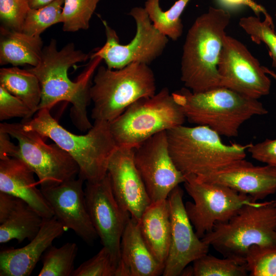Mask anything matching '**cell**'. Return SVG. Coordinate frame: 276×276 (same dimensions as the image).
<instances>
[{
	"mask_svg": "<svg viewBox=\"0 0 276 276\" xmlns=\"http://www.w3.org/2000/svg\"><path fill=\"white\" fill-rule=\"evenodd\" d=\"M88 57V54L76 50L72 42L58 51L56 40L52 39L43 48L39 63L27 69L40 82L41 99L38 110H51L61 101L70 102L72 104L70 112L72 122L82 132L93 126L87 116V108L91 101V80L102 59L99 56L90 57L88 65L76 81L69 78L68 70L76 63L86 61Z\"/></svg>",
	"mask_w": 276,
	"mask_h": 276,
	"instance_id": "6da1fadb",
	"label": "cell"
},
{
	"mask_svg": "<svg viewBox=\"0 0 276 276\" xmlns=\"http://www.w3.org/2000/svg\"><path fill=\"white\" fill-rule=\"evenodd\" d=\"M229 13L210 7L189 29L182 48L181 80L193 93L221 86L218 65Z\"/></svg>",
	"mask_w": 276,
	"mask_h": 276,
	"instance_id": "7a4b0ae2",
	"label": "cell"
},
{
	"mask_svg": "<svg viewBox=\"0 0 276 276\" xmlns=\"http://www.w3.org/2000/svg\"><path fill=\"white\" fill-rule=\"evenodd\" d=\"M21 123L24 129L50 139L67 152L78 165V177L84 181H96L106 175L109 160L118 147L109 122L95 120L86 134L77 135L60 125L50 109L43 108L34 118Z\"/></svg>",
	"mask_w": 276,
	"mask_h": 276,
	"instance_id": "3957f363",
	"label": "cell"
},
{
	"mask_svg": "<svg viewBox=\"0 0 276 276\" xmlns=\"http://www.w3.org/2000/svg\"><path fill=\"white\" fill-rule=\"evenodd\" d=\"M172 94L190 123L228 137L237 136L241 126L252 117L268 113L258 99L222 86L200 93L186 87Z\"/></svg>",
	"mask_w": 276,
	"mask_h": 276,
	"instance_id": "277c9868",
	"label": "cell"
},
{
	"mask_svg": "<svg viewBox=\"0 0 276 276\" xmlns=\"http://www.w3.org/2000/svg\"><path fill=\"white\" fill-rule=\"evenodd\" d=\"M166 131L171 157L185 176L199 178L244 159L250 145L225 144L205 126L182 125Z\"/></svg>",
	"mask_w": 276,
	"mask_h": 276,
	"instance_id": "5b68a950",
	"label": "cell"
},
{
	"mask_svg": "<svg viewBox=\"0 0 276 276\" xmlns=\"http://www.w3.org/2000/svg\"><path fill=\"white\" fill-rule=\"evenodd\" d=\"M155 91V78L149 65L133 62L118 70L100 66L90 88L91 117L110 123L133 103Z\"/></svg>",
	"mask_w": 276,
	"mask_h": 276,
	"instance_id": "8992f818",
	"label": "cell"
},
{
	"mask_svg": "<svg viewBox=\"0 0 276 276\" xmlns=\"http://www.w3.org/2000/svg\"><path fill=\"white\" fill-rule=\"evenodd\" d=\"M201 239L223 257L245 259L254 245H276V206L273 200L245 204Z\"/></svg>",
	"mask_w": 276,
	"mask_h": 276,
	"instance_id": "52a82bcc",
	"label": "cell"
},
{
	"mask_svg": "<svg viewBox=\"0 0 276 276\" xmlns=\"http://www.w3.org/2000/svg\"><path fill=\"white\" fill-rule=\"evenodd\" d=\"M186 117L167 87L140 99L109 123L118 147L134 149L154 134L183 125Z\"/></svg>",
	"mask_w": 276,
	"mask_h": 276,
	"instance_id": "ba28073f",
	"label": "cell"
},
{
	"mask_svg": "<svg viewBox=\"0 0 276 276\" xmlns=\"http://www.w3.org/2000/svg\"><path fill=\"white\" fill-rule=\"evenodd\" d=\"M0 129L17 141L14 158L33 170L40 188L58 185L78 175L79 168L73 158L56 144H46L45 137L38 132L24 129L22 123H1Z\"/></svg>",
	"mask_w": 276,
	"mask_h": 276,
	"instance_id": "9c48e42d",
	"label": "cell"
},
{
	"mask_svg": "<svg viewBox=\"0 0 276 276\" xmlns=\"http://www.w3.org/2000/svg\"><path fill=\"white\" fill-rule=\"evenodd\" d=\"M129 14L135 20L136 33L125 44L120 43L114 30L102 20L106 41L90 57H100L108 68L120 69L133 62L149 65L162 55L168 42V38L154 26L144 8L134 7Z\"/></svg>",
	"mask_w": 276,
	"mask_h": 276,
	"instance_id": "30bf717a",
	"label": "cell"
},
{
	"mask_svg": "<svg viewBox=\"0 0 276 276\" xmlns=\"http://www.w3.org/2000/svg\"><path fill=\"white\" fill-rule=\"evenodd\" d=\"M185 190L193 200L185 204L187 215L200 239L216 224L229 220L245 204L254 201L247 195L222 185L185 176Z\"/></svg>",
	"mask_w": 276,
	"mask_h": 276,
	"instance_id": "8fae6325",
	"label": "cell"
},
{
	"mask_svg": "<svg viewBox=\"0 0 276 276\" xmlns=\"http://www.w3.org/2000/svg\"><path fill=\"white\" fill-rule=\"evenodd\" d=\"M134 161L152 202L166 199L185 176L170 154L167 131L158 132L134 149Z\"/></svg>",
	"mask_w": 276,
	"mask_h": 276,
	"instance_id": "7c38bea8",
	"label": "cell"
},
{
	"mask_svg": "<svg viewBox=\"0 0 276 276\" xmlns=\"http://www.w3.org/2000/svg\"><path fill=\"white\" fill-rule=\"evenodd\" d=\"M84 191L91 223L118 268L122 234L131 216L116 199L107 173L99 180L86 182Z\"/></svg>",
	"mask_w": 276,
	"mask_h": 276,
	"instance_id": "4fadbf2b",
	"label": "cell"
},
{
	"mask_svg": "<svg viewBox=\"0 0 276 276\" xmlns=\"http://www.w3.org/2000/svg\"><path fill=\"white\" fill-rule=\"evenodd\" d=\"M218 70L222 87L255 99L270 93L271 81L263 66L244 44L227 35Z\"/></svg>",
	"mask_w": 276,
	"mask_h": 276,
	"instance_id": "5bb4252c",
	"label": "cell"
},
{
	"mask_svg": "<svg viewBox=\"0 0 276 276\" xmlns=\"http://www.w3.org/2000/svg\"><path fill=\"white\" fill-rule=\"evenodd\" d=\"M183 192L178 186L168 197L171 234L164 276L180 275L191 262L207 254L210 246L198 238L193 228L183 202Z\"/></svg>",
	"mask_w": 276,
	"mask_h": 276,
	"instance_id": "9a60e30c",
	"label": "cell"
},
{
	"mask_svg": "<svg viewBox=\"0 0 276 276\" xmlns=\"http://www.w3.org/2000/svg\"><path fill=\"white\" fill-rule=\"evenodd\" d=\"M82 178H75L59 185L40 188L54 217L65 229H71L87 244L98 238L86 206Z\"/></svg>",
	"mask_w": 276,
	"mask_h": 276,
	"instance_id": "2e32d148",
	"label": "cell"
},
{
	"mask_svg": "<svg viewBox=\"0 0 276 276\" xmlns=\"http://www.w3.org/2000/svg\"><path fill=\"white\" fill-rule=\"evenodd\" d=\"M107 174L117 201L139 221L151 201L134 163V149L118 147L109 160Z\"/></svg>",
	"mask_w": 276,
	"mask_h": 276,
	"instance_id": "e0dca14e",
	"label": "cell"
},
{
	"mask_svg": "<svg viewBox=\"0 0 276 276\" xmlns=\"http://www.w3.org/2000/svg\"><path fill=\"white\" fill-rule=\"evenodd\" d=\"M199 181L226 186L249 196L254 202L276 192V168L255 166L244 159L209 174L195 178Z\"/></svg>",
	"mask_w": 276,
	"mask_h": 276,
	"instance_id": "ac0fdd59",
	"label": "cell"
},
{
	"mask_svg": "<svg viewBox=\"0 0 276 276\" xmlns=\"http://www.w3.org/2000/svg\"><path fill=\"white\" fill-rule=\"evenodd\" d=\"M66 231L54 217L44 219L40 229L26 246L0 252L1 276H29L54 240Z\"/></svg>",
	"mask_w": 276,
	"mask_h": 276,
	"instance_id": "d6986e66",
	"label": "cell"
},
{
	"mask_svg": "<svg viewBox=\"0 0 276 276\" xmlns=\"http://www.w3.org/2000/svg\"><path fill=\"white\" fill-rule=\"evenodd\" d=\"M33 170L22 160L14 157L0 159V192L25 201L43 219L54 217L53 211L37 188Z\"/></svg>",
	"mask_w": 276,
	"mask_h": 276,
	"instance_id": "ffe728a7",
	"label": "cell"
},
{
	"mask_svg": "<svg viewBox=\"0 0 276 276\" xmlns=\"http://www.w3.org/2000/svg\"><path fill=\"white\" fill-rule=\"evenodd\" d=\"M44 219L25 201L0 192V243L15 239L31 240L40 229Z\"/></svg>",
	"mask_w": 276,
	"mask_h": 276,
	"instance_id": "44dd1931",
	"label": "cell"
},
{
	"mask_svg": "<svg viewBox=\"0 0 276 276\" xmlns=\"http://www.w3.org/2000/svg\"><path fill=\"white\" fill-rule=\"evenodd\" d=\"M120 262L116 276H158L164 266L153 256L140 233L138 221L129 219L121 241Z\"/></svg>",
	"mask_w": 276,
	"mask_h": 276,
	"instance_id": "7402d4cb",
	"label": "cell"
},
{
	"mask_svg": "<svg viewBox=\"0 0 276 276\" xmlns=\"http://www.w3.org/2000/svg\"><path fill=\"white\" fill-rule=\"evenodd\" d=\"M138 223L146 246L157 261L165 267L171 234L168 199L151 203L143 212Z\"/></svg>",
	"mask_w": 276,
	"mask_h": 276,
	"instance_id": "603a6c76",
	"label": "cell"
},
{
	"mask_svg": "<svg viewBox=\"0 0 276 276\" xmlns=\"http://www.w3.org/2000/svg\"><path fill=\"white\" fill-rule=\"evenodd\" d=\"M0 64L13 66L40 62L43 49L40 36H31L1 27Z\"/></svg>",
	"mask_w": 276,
	"mask_h": 276,
	"instance_id": "cb8c5ba5",
	"label": "cell"
},
{
	"mask_svg": "<svg viewBox=\"0 0 276 276\" xmlns=\"http://www.w3.org/2000/svg\"><path fill=\"white\" fill-rule=\"evenodd\" d=\"M0 85L23 101L33 114L38 109L41 89L37 77L28 70L16 66L0 70Z\"/></svg>",
	"mask_w": 276,
	"mask_h": 276,
	"instance_id": "d4e9b609",
	"label": "cell"
},
{
	"mask_svg": "<svg viewBox=\"0 0 276 276\" xmlns=\"http://www.w3.org/2000/svg\"><path fill=\"white\" fill-rule=\"evenodd\" d=\"M190 0H178L168 10L164 11L159 0H147L145 7L154 26L172 40L182 35L183 25L180 16Z\"/></svg>",
	"mask_w": 276,
	"mask_h": 276,
	"instance_id": "484cf974",
	"label": "cell"
},
{
	"mask_svg": "<svg viewBox=\"0 0 276 276\" xmlns=\"http://www.w3.org/2000/svg\"><path fill=\"white\" fill-rule=\"evenodd\" d=\"M78 252L77 245L67 242L60 247L51 245L42 256L39 276H72Z\"/></svg>",
	"mask_w": 276,
	"mask_h": 276,
	"instance_id": "4316f807",
	"label": "cell"
},
{
	"mask_svg": "<svg viewBox=\"0 0 276 276\" xmlns=\"http://www.w3.org/2000/svg\"><path fill=\"white\" fill-rule=\"evenodd\" d=\"M192 269L194 276H246L249 272L245 259L208 254L195 260Z\"/></svg>",
	"mask_w": 276,
	"mask_h": 276,
	"instance_id": "83f0119b",
	"label": "cell"
},
{
	"mask_svg": "<svg viewBox=\"0 0 276 276\" xmlns=\"http://www.w3.org/2000/svg\"><path fill=\"white\" fill-rule=\"evenodd\" d=\"M101 0H64L62 11V30L73 32L87 30L89 21Z\"/></svg>",
	"mask_w": 276,
	"mask_h": 276,
	"instance_id": "f1b7e54d",
	"label": "cell"
},
{
	"mask_svg": "<svg viewBox=\"0 0 276 276\" xmlns=\"http://www.w3.org/2000/svg\"><path fill=\"white\" fill-rule=\"evenodd\" d=\"M64 0H55L38 9H30L23 24L22 32L31 36H40L47 28L62 22Z\"/></svg>",
	"mask_w": 276,
	"mask_h": 276,
	"instance_id": "f546056e",
	"label": "cell"
},
{
	"mask_svg": "<svg viewBox=\"0 0 276 276\" xmlns=\"http://www.w3.org/2000/svg\"><path fill=\"white\" fill-rule=\"evenodd\" d=\"M261 21L259 16H249L240 19V26L248 34L251 40L257 44L265 43L269 50L272 60V66L276 67V33L271 16H264Z\"/></svg>",
	"mask_w": 276,
	"mask_h": 276,
	"instance_id": "4dcf8cb0",
	"label": "cell"
},
{
	"mask_svg": "<svg viewBox=\"0 0 276 276\" xmlns=\"http://www.w3.org/2000/svg\"><path fill=\"white\" fill-rule=\"evenodd\" d=\"M251 276H276V245L250 247L245 257Z\"/></svg>",
	"mask_w": 276,
	"mask_h": 276,
	"instance_id": "1f68e13d",
	"label": "cell"
},
{
	"mask_svg": "<svg viewBox=\"0 0 276 276\" xmlns=\"http://www.w3.org/2000/svg\"><path fill=\"white\" fill-rule=\"evenodd\" d=\"M117 269L110 252L103 246L97 254L76 268L72 276H116Z\"/></svg>",
	"mask_w": 276,
	"mask_h": 276,
	"instance_id": "d6a6232c",
	"label": "cell"
},
{
	"mask_svg": "<svg viewBox=\"0 0 276 276\" xmlns=\"http://www.w3.org/2000/svg\"><path fill=\"white\" fill-rule=\"evenodd\" d=\"M30 9L28 0H0V19L2 27L21 31Z\"/></svg>",
	"mask_w": 276,
	"mask_h": 276,
	"instance_id": "836d02e7",
	"label": "cell"
},
{
	"mask_svg": "<svg viewBox=\"0 0 276 276\" xmlns=\"http://www.w3.org/2000/svg\"><path fill=\"white\" fill-rule=\"evenodd\" d=\"M33 114L29 107L21 100L10 93L0 85V120L21 118L22 121L32 118Z\"/></svg>",
	"mask_w": 276,
	"mask_h": 276,
	"instance_id": "e575fe53",
	"label": "cell"
},
{
	"mask_svg": "<svg viewBox=\"0 0 276 276\" xmlns=\"http://www.w3.org/2000/svg\"><path fill=\"white\" fill-rule=\"evenodd\" d=\"M247 151L255 159L276 168V139H266L255 144L250 143Z\"/></svg>",
	"mask_w": 276,
	"mask_h": 276,
	"instance_id": "d590c367",
	"label": "cell"
},
{
	"mask_svg": "<svg viewBox=\"0 0 276 276\" xmlns=\"http://www.w3.org/2000/svg\"><path fill=\"white\" fill-rule=\"evenodd\" d=\"M18 151V145L10 141V135L0 129V159L15 157Z\"/></svg>",
	"mask_w": 276,
	"mask_h": 276,
	"instance_id": "8d00e7d4",
	"label": "cell"
},
{
	"mask_svg": "<svg viewBox=\"0 0 276 276\" xmlns=\"http://www.w3.org/2000/svg\"><path fill=\"white\" fill-rule=\"evenodd\" d=\"M219 1L222 5L229 7L246 6L251 9L257 16H259L261 13L264 16L268 14L264 7L252 0H219Z\"/></svg>",
	"mask_w": 276,
	"mask_h": 276,
	"instance_id": "74e56055",
	"label": "cell"
},
{
	"mask_svg": "<svg viewBox=\"0 0 276 276\" xmlns=\"http://www.w3.org/2000/svg\"><path fill=\"white\" fill-rule=\"evenodd\" d=\"M55 0H28L31 9H38L45 6Z\"/></svg>",
	"mask_w": 276,
	"mask_h": 276,
	"instance_id": "f35d334b",
	"label": "cell"
},
{
	"mask_svg": "<svg viewBox=\"0 0 276 276\" xmlns=\"http://www.w3.org/2000/svg\"><path fill=\"white\" fill-rule=\"evenodd\" d=\"M263 68L265 72L268 75L272 77L276 80V73L274 71L269 69L268 68L263 66Z\"/></svg>",
	"mask_w": 276,
	"mask_h": 276,
	"instance_id": "ab89813d",
	"label": "cell"
},
{
	"mask_svg": "<svg viewBox=\"0 0 276 276\" xmlns=\"http://www.w3.org/2000/svg\"><path fill=\"white\" fill-rule=\"evenodd\" d=\"M273 203H274V205H275V206H276V198H275V200H273Z\"/></svg>",
	"mask_w": 276,
	"mask_h": 276,
	"instance_id": "60d3db41",
	"label": "cell"
},
{
	"mask_svg": "<svg viewBox=\"0 0 276 276\" xmlns=\"http://www.w3.org/2000/svg\"><path fill=\"white\" fill-rule=\"evenodd\" d=\"M275 18H276V12H275Z\"/></svg>",
	"mask_w": 276,
	"mask_h": 276,
	"instance_id": "b9f144b4",
	"label": "cell"
}]
</instances>
